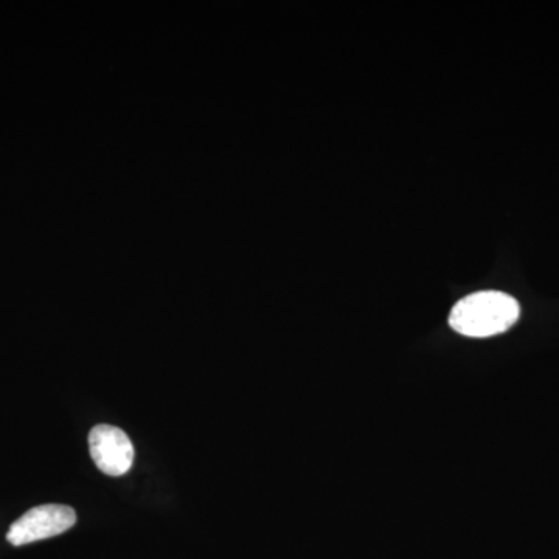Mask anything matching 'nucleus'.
<instances>
[{
  "mask_svg": "<svg viewBox=\"0 0 559 559\" xmlns=\"http://www.w3.org/2000/svg\"><path fill=\"white\" fill-rule=\"evenodd\" d=\"M521 316L514 297L500 290L471 294L452 308L450 325L468 337H491L509 331Z\"/></svg>",
  "mask_w": 559,
  "mask_h": 559,
  "instance_id": "obj_1",
  "label": "nucleus"
},
{
  "mask_svg": "<svg viewBox=\"0 0 559 559\" xmlns=\"http://www.w3.org/2000/svg\"><path fill=\"white\" fill-rule=\"evenodd\" d=\"M76 524L75 510L61 503H46L22 514L11 524L7 540L14 547L62 535Z\"/></svg>",
  "mask_w": 559,
  "mask_h": 559,
  "instance_id": "obj_2",
  "label": "nucleus"
},
{
  "mask_svg": "<svg viewBox=\"0 0 559 559\" xmlns=\"http://www.w3.org/2000/svg\"><path fill=\"white\" fill-rule=\"evenodd\" d=\"M90 448L95 465L108 476H123L134 462L130 437L116 426H95L90 433Z\"/></svg>",
  "mask_w": 559,
  "mask_h": 559,
  "instance_id": "obj_3",
  "label": "nucleus"
}]
</instances>
